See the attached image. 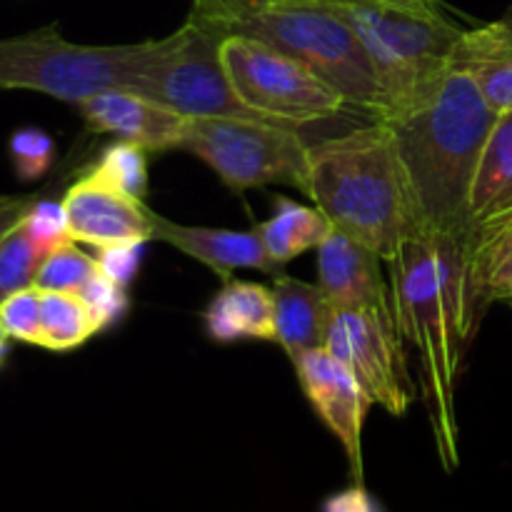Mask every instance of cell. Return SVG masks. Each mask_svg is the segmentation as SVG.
<instances>
[{
  "label": "cell",
  "mask_w": 512,
  "mask_h": 512,
  "mask_svg": "<svg viewBox=\"0 0 512 512\" xmlns=\"http://www.w3.org/2000/svg\"><path fill=\"white\" fill-rule=\"evenodd\" d=\"M293 365L305 398L343 445L355 483L363 485V425L375 403L355 375L325 348L300 355Z\"/></svg>",
  "instance_id": "cell-11"
},
{
  "label": "cell",
  "mask_w": 512,
  "mask_h": 512,
  "mask_svg": "<svg viewBox=\"0 0 512 512\" xmlns=\"http://www.w3.org/2000/svg\"><path fill=\"white\" fill-rule=\"evenodd\" d=\"M8 155L20 180H38L53 168L55 140L50 138L48 130L25 125V128L13 130V135H10Z\"/></svg>",
  "instance_id": "cell-26"
},
{
  "label": "cell",
  "mask_w": 512,
  "mask_h": 512,
  "mask_svg": "<svg viewBox=\"0 0 512 512\" xmlns=\"http://www.w3.org/2000/svg\"><path fill=\"white\" fill-rule=\"evenodd\" d=\"M98 270V260L83 253L75 240L60 245L53 253L45 255L35 275L38 290H58V293H78Z\"/></svg>",
  "instance_id": "cell-25"
},
{
  "label": "cell",
  "mask_w": 512,
  "mask_h": 512,
  "mask_svg": "<svg viewBox=\"0 0 512 512\" xmlns=\"http://www.w3.org/2000/svg\"><path fill=\"white\" fill-rule=\"evenodd\" d=\"M300 190L333 228L383 260L425 235L393 133L383 120L310 143Z\"/></svg>",
  "instance_id": "cell-3"
},
{
  "label": "cell",
  "mask_w": 512,
  "mask_h": 512,
  "mask_svg": "<svg viewBox=\"0 0 512 512\" xmlns=\"http://www.w3.org/2000/svg\"><path fill=\"white\" fill-rule=\"evenodd\" d=\"M218 53L240 103L268 123L300 130L308 123L353 113L338 88L303 60L265 40L230 33L220 38Z\"/></svg>",
  "instance_id": "cell-7"
},
{
  "label": "cell",
  "mask_w": 512,
  "mask_h": 512,
  "mask_svg": "<svg viewBox=\"0 0 512 512\" xmlns=\"http://www.w3.org/2000/svg\"><path fill=\"white\" fill-rule=\"evenodd\" d=\"M348 20L363 43L385 98V120L418 103L453 65L463 28L443 8H408L380 0H315Z\"/></svg>",
  "instance_id": "cell-5"
},
{
  "label": "cell",
  "mask_w": 512,
  "mask_h": 512,
  "mask_svg": "<svg viewBox=\"0 0 512 512\" xmlns=\"http://www.w3.org/2000/svg\"><path fill=\"white\" fill-rule=\"evenodd\" d=\"M498 115L470 75L450 68L425 98L383 120L425 233L468 235L470 193Z\"/></svg>",
  "instance_id": "cell-2"
},
{
  "label": "cell",
  "mask_w": 512,
  "mask_h": 512,
  "mask_svg": "<svg viewBox=\"0 0 512 512\" xmlns=\"http://www.w3.org/2000/svg\"><path fill=\"white\" fill-rule=\"evenodd\" d=\"M380 263V255L333 228L318 248V285L333 310L395 313L393 288Z\"/></svg>",
  "instance_id": "cell-13"
},
{
  "label": "cell",
  "mask_w": 512,
  "mask_h": 512,
  "mask_svg": "<svg viewBox=\"0 0 512 512\" xmlns=\"http://www.w3.org/2000/svg\"><path fill=\"white\" fill-rule=\"evenodd\" d=\"M8 355H10V338H8V335H5V330L0 328V368H3V365H5Z\"/></svg>",
  "instance_id": "cell-35"
},
{
  "label": "cell",
  "mask_w": 512,
  "mask_h": 512,
  "mask_svg": "<svg viewBox=\"0 0 512 512\" xmlns=\"http://www.w3.org/2000/svg\"><path fill=\"white\" fill-rule=\"evenodd\" d=\"M153 235L160 243L173 245L180 253L190 255L193 260L203 263L215 275L228 283L235 270H260V273L275 275L283 273L280 265L265 250L258 230H225L205 228V225H183L165 215L148 210Z\"/></svg>",
  "instance_id": "cell-15"
},
{
  "label": "cell",
  "mask_w": 512,
  "mask_h": 512,
  "mask_svg": "<svg viewBox=\"0 0 512 512\" xmlns=\"http://www.w3.org/2000/svg\"><path fill=\"white\" fill-rule=\"evenodd\" d=\"M468 253L485 303L505 300L512 283V208L470 230Z\"/></svg>",
  "instance_id": "cell-21"
},
{
  "label": "cell",
  "mask_w": 512,
  "mask_h": 512,
  "mask_svg": "<svg viewBox=\"0 0 512 512\" xmlns=\"http://www.w3.org/2000/svg\"><path fill=\"white\" fill-rule=\"evenodd\" d=\"M193 15L200 20H218L223 15L235 13L243 8H258V5L280 3V0H193Z\"/></svg>",
  "instance_id": "cell-32"
},
{
  "label": "cell",
  "mask_w": 512,
  "mask_h": 512,
  "mask_svg": "<svg viewBox=\"0 0 512 512\" xmlns=\"http://www.w3.org/2000/svg\"><path fill=\"white\" fill-rule=\"evenodd\" d=\"M170 45L173 35L133 45H80L65 40L58 25H45L0 38V90H33L75 105L100 90H135Z\"/></svg>",
  "instance_id": "cell-6"
},
{
  "label": "cell",
  "mask_w": 512,
  "mask_h": 512,
  "mask_svg": "<svg viewBox=\"0 0 512 512\" xmlns=\"http://www.w3.org/2000/svg\"><path fill=\"white\" fill-rule=\"evenodd\" d=\"M0 328L10 340L40 348V290L35 285L0 300Z\"/></svg>",
  "instance_id": "cell-27"
},
{
  "label": "cell",
  "mask_w": 512,
  "mask_h": 512,
  "mask_svg": "<svg viewBox=\"0 0 512 512\" xmlns=\"http://www.w3.org/2000/svg\"><path fill=\"white\" fill-rule=\"evenodd\" d=\"M385 265L400 335L418 355L420 398L438 455L445 468L455 470L460 375L490 308L475 283L468 235L425 233L400 245Z\"/></svg>",
  "instance_id": "cell-1"
},
{
  "label": "cell",
  "mask_w": 512,
  "mask_h": 512,
  "mask_svg": "<svg viewBox=\"0 0 512 512\" xmlns=\"http://www.w3.org/2000/svg\"><path fill=\"white\" fill-rule=\"evenodd\" d=\"M203 23L213 25L220 35L240 33L275 45L338 88L353 113H363L373 123L383 118L385 98L373 63L348 20L328 5L315 0H280Z\"/></svg>",
  "instance_id": "cell-4"
},
{
  "label": "cell",
  "mask_w": 512,
  "mask_h": 512,
  "mask_svg": "<svg viewBox=\"0 0 512 512\" xmlns=\"http://www.w3.org/2000/svg\"><path fill=\"white\" fill-rule=\"evenodd\" d=\"M512 208V110L498 115L488 135L468 208V233Z\"/></svg>",
  "instance_id": "cell-19"
},
{
  "label": "cell",
  "mask_w": 512,
  "mask_h": 512,
  "mask_svg": "<svg viewBox=\"0 0 512 512\" xmlns=\"http://www.w3.org/2000/svg\"><path fill=\"white\" fill-rule=\"evenodd\" d=\"M505 300H510V303H512V283L508 285V293H505Z\"/></svg>",
  "instance_id": "cell-36"
},
{
  "label": "cell",
  "mask_w": 512,
  "mask_h": 512,
  "mask_svg": "<svg viewBox=\"0 0 512 512\" xmlns=\"http://www.w3.org/2000/svg\"><path fill=\"white\" fill-rule=\"evenodd\" d=\"M43 258L45 255L33 243L23 220L13 225L0 240V300L35 285Z\"/></svg>",
  "instance_id": "cell-24"
},
{
  "label": "cell",
  "mask_w": 512,
  "mask_h": 512,
  "mask_svg": "<svg viewBox=\"0 0 512 512\" xmlns=\"http://www.w3.org/2000/svg\"><path fill=\"white\" fill-rule=\"evenodd\" d=\"M148 153L150 150H145L143 145L118 140L103 150L93 173L118 188L120 193L145 200L148 195Z\"/></svg>",
  "instance_id": "cell-23"
},
{
  "label": "cell",
  "mask_w": 512,
  "mask_h": 512,
  "mask_svg": "<svg viewBox=\"0 0 512 512\" xmlns=\"http://www.w3.org/2000/svg\"><path fill=\"white\" fill-rule=\"evenodd\" d=\"M63 210L70 238L95 250L155 240L148 205L120 193L93 170L70 185L63 195Z\"/></svg>",
  "instance_id": "cell-12"
},
{
  "label": "cell",
  "mask_w": 512,
  "mask_h": 512,
  "mask_svg": "<svg viewBox=\"0 0 512 512\" xmlns=\"http://www.w3.org/2000/svg\"><path fill=\"white\" fill-rule=\"evenodd\" d=\"M78 295L83 298V303L88 305L90 315H93V323L98 333L113 328L125 313H128V293L120 283H115L113 278L103 273V270H95L93 278L78 290Z\"/></svg>",
  "instance_id": "cell-28"
},
{
  "label": "cell",
  "mask_w": 512,
  "mask_h": 512,
  "mask_svg": "<svg viewBox=\"0 0 512 512\" xmlns=\"http://www.w3.org/2000/svg\"><path fill=\"white\" fill-rule=\"evenodd\" d=\"M145 243H128V245H115V248H100L95 260H98V268L103 270L108 278H113L115 283H120L123 288H128V283L133 280V275L138 273L140 260H143Z\"/></svg>",
  "instance_id": "cell-30"
},
{
  "label": "cell",
  "mask_w": 512,
  "mask_h": 512,
  "mask_svg": "<svg viewBox=\"0 0 512 512\" xmlns=\"http://www.w3.org/2000/svg\"><path fill=\"white\" fill-rule=\"evenodd\" d=\"M255 230L273 263L283 268L308 250H318L333 233V223L318 205L308 208L290 198H275L273 215Z\"/></svg>",
  "instance_id": "cell-20"
},
{
  "label": "cell",
  "mask_w": 512,
  "mask_h": 512,
  "mask_svg": "<svg viewBox=\"0 0 512 512\" xmlns=\"http://www.w3.org/2000/svg\"><path fill=\"white\" fill-rule=\"evenodd\" d=\"M380 3L408 5V8H440L438 0H380Z\"/></svg>",
  "instance_id": "cell-34"
},
{
  "label": "cell",
  "mask_w": 512,
  "mask_h": 512,
  "mask_svg": "<svg viewBox=\"0 0 512 512\" xmlns=\"http://www.w3.org/2000/svg\"><path fill=\"white\" fill-rule=\"evenodd\" d=\"M325 350L355 375L375 405L395 418H403L418 400L420 385L410 375L395 313L333 310Z\"/></svg>",
  "instance_id": "cell-10"
},
{
  "label": "cell",
  "mask_w": 512,
  "mask_h": 512,
  "mask_svg": "<svg viewBox=\"0 0 512 512\" xmlns=\"http://www.w3.org/2000/svg\"><path fill=\"white\" fill-rule=\"evenodd\" d=\"M220 38L223 35L213 25L190 15L188 23L173 33L168 53L143 75L133 93L145 95L185 118L263 120L235 95L220 63Z\"/></svg>",
  "instance_id": "cell-9"
},
{
  "label": "cell",
  "mask_w": 512,
  "mask_h": 512,
  "mask_svg": "<svg viewBox=\"0 0 512 512\" xmlns=\"http://www.w3.org/2000/svg\"><path fill=\"white\" fill-rule=\"evenodd\" d=\"M308 140L298 128L243 118H188L178 150L203 160L230 190L260 185L303 188Z\"/></svg>",
  "instance_id": "cell-8"
},
{
  "label": "cell",
  "mask_w": 512,
  "mask_h": 512,
  "mask_svg": "<svg viewBox=\"0 0 512 512\" xmlns=\"http://www.w3.org/2000/svg\"><path fill=\"white\" fill-rule=\"evenodd\" d=\"M90 133H108L143 145L150 153L178 150L188 118L133 90L110 88L78 103Z\"/></svg>",
  "instance_id": "cell-14"
},
{
  "label": "cell",
  "mask_w": 512,
  "mask_h": 512,
  "mask_svg": "<svg viewBox=\"0 0 512 512\" xmlns=\"http://www.w3.org/2000/svg\"><path fill=\"white\" fill-rule=\"evenodd\" d=\"M25 230L33 238V243L38 245V250L43 255H50L60 245L70 243V230H68V218H65L63 203H53V200H35L33 208L28 210V215L23 218Z\"/></svg>",
  "instance_id": "cell-29"
},
{
  "label": "cell",
  "mask_w": 512,
  "mask_h": 512,
  "mask_svg": "<svg viewBox=\"0 0 512 512\" xmlns=\"http://www.w3.org/2000/svg\"><path fill=\"white\" fill-rule=\"evenodd\" d=\"M273 300L275 343L293 363L310 350L325 348L333 305L328 303L320 285L280 273L275 275Z\"/></svg>",
  "instance_id": "cell-17"
},
{
  "label": "cell",
  "mask_w": 512,
  "mask_h": 512,
  "mask_svg": "<svg viewBox=\"0 0 512 512\" xmlns=\"http://www.w3.org/2000/svg\"><path fill=\"white\" fill-rule=\"evenodd\" d=\"M323 512H380V505L370 498L363 485L355 483L353 488L330 495L325 500Z\"/></svg>",
  "instance_id": "cell-31"
},
{
  "label": "cell",
  "mask_w": 512,
  "mask_h": 512,
  "mask_svg": "<svg viewBox=\"0 0 512 512\" xmlns=\"http://www.w3.org/2000/svg\"><path fill=\"white\" fill-rule=\"evenodd\" d=\"M205 330L215 343L270 340L275 343L273 290L250 280H228L205 308Z\"/></svg>",
  "instance_id": "cell-18"
},
{
  "label": "cell",
  "mask_w": 512,
  "mask_h": 512,
  "mask_svg": "<svg viewBox=\"0 0 512 512\" xmlns=\"http://www.w3.org/2000/svg\"><path fill=\"white\" fill-rule=\"evenodd\" d=\"M450 65L475 80L493 110H512V5L498 20L463 30Z\"/></svg>",
  "instance_id": "cell-16"
},
{
  "label": "cell",
  "mask_w": 512,
  "mask_h": 512,
  "mask_svg": "<svg viewBox=\"0 0 512 512\" xmlns=\"http://www.w3.org/2000/svg\"><path fill=\"white\" fill-rule=\"evenodd\" d=\"M38 198H18V195H0V240L8 233L13 225H18L20 220L28 215V210L33 208V203Z\"/></svg>",
  "instance_id": "cell-33"
},
{
  "label": "cell",
  "mask_w": 512,
  "mask_h": 512,
  "mask_svg": "<svg viewBox=\"0 0 512 512\" xmlns=\"http://www.w3.org/2000/svg\"><path fill=\"white\" fill-rule=\"evenodd\" d=\"M98 335L88 305L78 293L40 290V348L70 353Z\"/></svg>",
  "instance_id": "cell-22"
}]
</instances>
